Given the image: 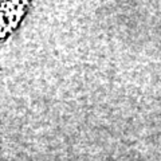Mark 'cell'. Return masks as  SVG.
Segmentation results:
<instances>
[{"mask_svg": "<svg viewBox=\"0 0 161 161\" xmlns=\"http://www.w3.org/2000/svg\"><path fill=\"white\" fill-rule=\"evenodd\" d=\"M28 8L30 3L27 2L0 3V46L18 28Z\"/></svg>", "mask_w": 161, "mask_h": 161, "instance_id": "obj_1", "label": "cell"}]
</instances>
